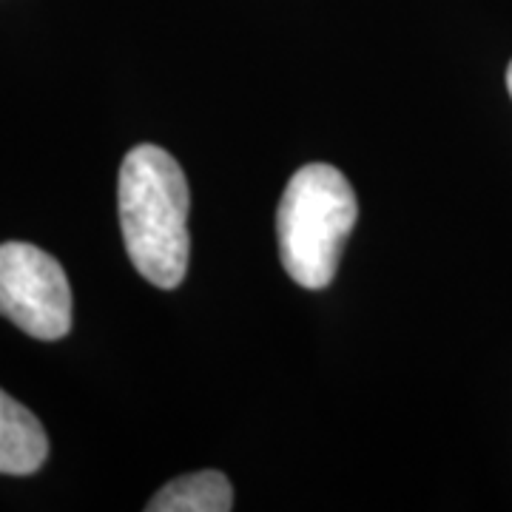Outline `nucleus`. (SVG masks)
<instances>
[{"instance_id":"7ed1b4c3","label":"nucleus","mask_w":512,"mask_h":512,"mask_svg":"<svg viewBox=\"0 0 512 512\" xmlns=\"http://www.w3.org/2000/svg\"><path fill=\"white\" fill-rule=\"evenodd\" d=\"M0 316L40 342L72 330V288L55 256L29 242L0 245Z\"/></svg>"},{"instance_id":"423d86ee","label":"nucleus","mask_w":512,"mask_h":512,"mask_svg":"<svg viewBox=\"0 0 512 512\" xmlns=\"http://www.w3.org/2000/svg\"><path fill=\"white\" fill-rule=\"evenodd\" d=\"M507 89H510L512 94V63H510V69H507Z\"/></svg>"},{"instance_id":"f257e3e1","label":"nucleus","mask_w":512,"mask_h":512,"mask_svg":"<svg viewBox=\"0 0 512 512\" xmlns=\"http://www.w3.org/2000/svg\"><path fill=\"white\" fill-rule=\"evenodd\" d=\"M120 225L128 259L151 285L171 291L188 271V180L180 163L160 146L131 148L117 185Z\"/></svg>"},{"instance_id":"f03ea898","label":"nucleus","mask_w":512,"mask_h":512,"mask_svg":"<svg viewBox=\"0 0 512 512\" xmlns=\"http://www.w3.org/2000/svg\"><path fill=\"white\" fill-rule=\"evenodd\" d=\"M356 217L359 202L339 168L311 163L293 174L276 211V242L296 285L308 291L328 288Z\"/></svg>"},{"instance_id":"39448f33","label":"nucleus","mask_w":512,"mask_h":512,"mask_svg":"<svg viewBox=\"0 0 512 512\" xmlns=\"http://www.w3.org/2000/svg\"><path fill=\"white\" fill-rule=\"evenodd\" d=\"M148 512H228L234 510V487L220 470H202L174 478L146 504Z\"/></svg>"},{"instance_id":"20e7f679","label":"nucleus","mask_w":512,"mask_h":512,"mask_svg":"<svg viewBox=\"0 0 512 512\" xmlns=\"http://www.w3.org/2000/svg\"><path fill=\"white\" fill-rule=\"evenodd\" d=\"M49 456V439L37 416L0 390V473L32 476Z\"/></svg>"}]
</instances>
